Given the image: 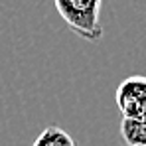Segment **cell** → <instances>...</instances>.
I'll use <instances>...</instances> for the list:
<instances>
[{
  "label": "cell",
  "mask_w": 146,
  "mask_h": 146,
  "mask_svg": "<svg viewBox=\"0 0 146 146\" xmlns=\"http://www.w3.org/2000/svg\"><path fill=\"white\" fill-rule=\"evenodd\" d=\"M32 146H77V142L67 130L51 124V126H46L38 134V138L34 140Z\"/></svg>",
  "instance_id": "cell-3"
},
{
  "label": "cell",
  "mask_w": 146,
  "mask_h": 146,
  "mask_svg": "<svg viewBox=\"0 0 146 146\" xmlns=\"http://www.w3.org/2000/svg\"><path fill=\"white\" fill-rule=\"evenodd\" d=\"M53 4L57 14L75 36L87 42H99L103 38V0H53Z\"/></svg>",
  "instance_id": "cell-1"
},
{
  "label": "cell",
  "mask_w": 146,
  "mask_h": 146,
  "mask_svg": "<svg viewBox=\"0 0 146 146\" xmlns=\"http://www.w3.org/2000/svg\"><path fill=\"white\" fill-rule=\"evenodd\" d=\"M121 138L126 146H146V121L122 119Z\"/></svg>",
  "instance_id": "cell-4"
},
{
  "label": "cell",
  "mask_w": 146,
  "mask_h": 146,
  "mask_svg": "<svg viewBox=\"0 0 146 146\" xmlns=\"http://www.w3.org/2000/svg\"><path fill=\"white\" fill-rule=\"evenodd\" d=\"M117 107L122 119L146 121V77L144 75H130L122 79L117 87Z\"/></svg>",
  "instance_id": "cell-2"
}]
</instances>
